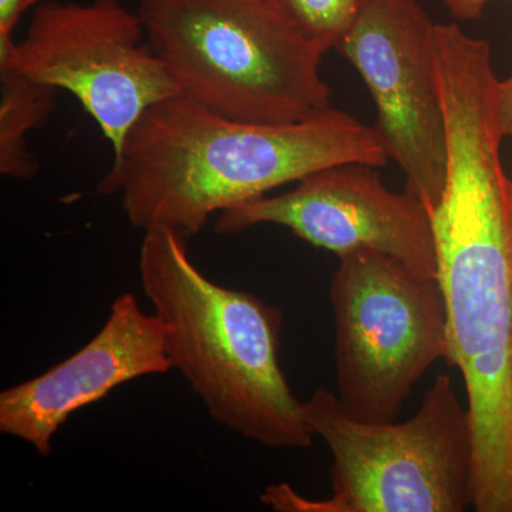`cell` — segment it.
<instances>
[{
	"label": "cell",
	"mask_w": 512,
	"mask_h": 512,
	"mask_svg": "<svg viewBox=\"0 0 512 512\" xmlns=\"http://www.w3.org/2000/svg\"><path fill=\"white\" fill-rule=\"evenodd\" d=\"M313 436L333 456L332 495L306 500L289 485H269L262 503L282 512H463L473 507L474 436L453 380L439 375L419 412L404 423H369L318 389L303 403Z\"/></svg>",
	"instance_id": "4"
},
{
	"label": "cell",
	"mask_w": 512,
	"mask_h": 512,
	"mask_svg": "<svg viewBox=\"0 0 512 512\" xmlns=\"http://www.w3.org/2000/svg\"><path fill=\"white\" fill-rule=\"evenodd\" d=\"M497 113L504 137H512V76L497 84Z\"/></svg>",
	"instance_id": "13"
},
{
	"label": "cell",
	"mask_w": 512,
	"mask_h": 512,
	"mask_svg": "<svg viewBox=\"0 0 512 512\" xmlns=\"http://www.w3.org/2000/svg\"><path fill=\"white\" fill-rule=\"evenodd\" d=\"M258 225L284 227L313 247L338 256L372 249L417 274L439 278L430 211L409 192L389 190L375 165L322 168L299 180L292 190L222 211L215 231L234 235Z\"/></svg>",
	"instance_id": "8"
},
{
	"label": "cell",
	"mask_w": 512,
	"mask_h": 512,
	"mask_svg": "<svg viewBox=\"0 0 512 512\" xmlns=\"http://www.w3.org/2000/svg\"><path fill=\"white\" fill-rule=\"evenodd\" d=\"M40 3L42 0H0V43L13 42V32L20 19Z\"/></svg>",
	"instance_id": "12"
},
{
	"label": "cell",
	"mask_w": 512,
	"mask_h": 512,
	"mask_svg": "<svg viewBox=\"0 0 512 512\" xmlns=\"http://www.w3.org/2000/svg\"><path fill=\"white\" fill-rule=\"evenodd\" d=\"M436 23L419 0H370L336 52L362 77L376 130L431 217L446 184L447 133L434 53Z\"/></svg>",
	"instance_id": "7"
},
{
	"label": "cell",
	"mask_w": 512,
	"mask_h": 512,
	"mask_svg": "<svg viewBox=\"0 0 512 512\" xmlns=\"http://www.w3.org/2000/svg\"><path fill=\"white\" fill-rule=\"evenodd\" d=\"M389 160L376 127L333 106L293 123H252L177 94L131 128L97 192L120 195L133 227L170 228L190 239L211 215L322 168H382Z\"/></svg>",
	"instance_id": "1"
},
{
	"label": "cell",
	"mask_w": 512,
	"mask_h": 512,
	"mask_svg": "<svg viewBox=\"0 0 512 512\" xmlns=\"http://www.w3.org/2000/svg\"><path fill=\"white\" fill-rule=\"evenodd\" d=\"M491 0H444L448 12L457 20H476L483 16Z\"/></svg>",
	"instance_id": "14"
},
{
	"label": "cell",
	"mask_w": 512,
	"mask_h": 512,
	"mask_svg": "<svg viewBox=\"0 0 512 512\" xmlns=\"http://www.w3.org/2000/svg\"><path fill=\"white\" fill-rule=\"evenodd\" d=\"M143 232L141 288L163 320L171 367L208 416L265 447H311L303 403L279 363L281 309L202 274L184 235L164 227Z\"/></svg>",
	"instance_id": "2"
},
{
	"label": "cell",
	"mask_w": 512,
	"mask_h": 512,
	"mask_svg": "<svg viewBox=\"0 0 512 512\" xmlns=\"http://www.w3.org/2000/svg\"><path fill=\"white\" fill-rule=\"evenodd\" d=\"M329 295L340 404L355 419L396 420L424 373L448 357L440 279L359 249L339 256Z\"/></svg>",
	"instance_id": "5"
},
{
	"label": "cell",
	"mask_w": 512,
	"mask_h": 512,
	"mask_svg": "<svg viewBox=\"0 0 512 512\" xmlns=\"http://www.w3.org/2000/svg\"><path fill=\"white\" fill-rule=\"evenodd\" d=\"M60 90L0 62V174L32 180L39 157L29 148V133L40 128L56 109Z\"/></svg>",
	"instance_id": "10"
},
{
	"label": "cell",
	"mask_w": 512,
	"mask_h": 512,
	"mask_svg": "<svg viewBox=\"0 0 512 512\" xmlns=\"http://www.w3.org/2000/svg\"><path fill=\"white\" fill-rule=\"evenodd\" d=\"M325 55L335 50L370 0H264Z\"/></svg>",
	"instance_id": "11"
},
{
	"label": "cell",
	"mask_w": 512,
	"mask_h": 512,
	"mask_svg": "<svg viewBox=\"0 0 512 512\" xmlns=\"http://www.w3.org/2000/svg\"><path fill=\"white\" fill-rule=\"evenodd\" d=\"M181 94L221 116L282 124L332 107L320 53L264 0H137Z\"/></svg>",
	"instance_id": "3"
},
{
	"label": "cell",
	"mask_w": 512,
	"mask_h": 512,
	"mask_svg": "<svg viewBox=\"0 0 512 512\" xmlns=\"http://www.w3.org/2000/svg\"><path fill=\"white\" fill-rule=\"evenodd\" d=\"M511 217H512V190H511Z\"/></svg>",
	"instance_id": "15"
},
{
	"label": "cell",
	"mask_w": 512,
	"mask_h": 512,
	"mask_svg": "<svg viewBox=\"0 0 512 512\" xmlns=\"http://www.w3.org/2000/svg\"><path fill=\"white\" fill-rule=\"evenodd\" d=\"M170 370L163 320L143 312L134 293H121L103 328L79 352L0 393V431L49 456L57 431L74 413L121 384Z\"/></svg>",
	"instance_id": "9"
},
{
	"label": "cell",
	"mask_w": 512,
	"mask_h": 512,
	"mask_svg": "<svg viewBox=\"0 0 512 512\" xmlns=\"http://www.w3.org/2000/svg\"><path fill=\"white\" fill-rule=\"evenodd\" d=\"M0 62L76 97L113 154L146 111L181 94L121 0L40 3L25 35L0 43Z\"/></svg>",
	"instance_id": "6"
}]
</instances>
